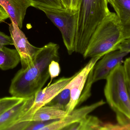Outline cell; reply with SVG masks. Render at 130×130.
Here are the masks:
<instances>
[{
  "label": "cell",
  "instance_id": "15",
  "mask_svg": "<svg viewBox=\"0 0 130 130\" xmlns=\"http://www.w3.org/2000/svg\"><path fill=\"white\" fill-rule=\"evenodd\" d=\"M21 62L20 54L16 49L4 46L0 49V69L5 71L13 69Z\"/></svg>",
  "mask_w": 130,
  "mask_h": 130
},
{
  "label": "cell",
  "instance_id": "8",
  "mask_svg": "<svg viewBox=\"0 0 130 130\" xmlns=\"http://www.w3.org/2000/svg\"><path fill=\"white\" fill-rule=\"evenodd\" d=\"M9 30L13 45L20 54L22 68L29 67L33 64L40 48L30 44L24 33L14 23L11 22L9 24Z\"/></svg>",
  "mask_w": 130,
  "mask_h": 130
},
{
  "label": "cell",
  "instance_id": "18",
  "mask_svg": "<svg viewBox=\"0 0 130 130\" xmlns=\"http://www.w3.org/2000/svg\"><path fill=\"white\" fill-rule=\"evenodd\" d=\"M23 98L12 96L0 98V116Z\"/></svg>",
  "mask_w": 130,
  "mask_h": 130
},
{
  "label": "cell",
  "instance_id": "10",
  "mask_svg": "<svg viewBox=\"0 0 130 130\" xmlns=\"http://www.w3.org/2000/svg\"><path fill=\"white\" fill-rule=\"evenodd\" d=\"M105 104L106 102L102 100L91 105L84 106L77 109L75 108L64 118L53 121L42 130H64L68 126L79 122L89 113Z\"/></svg>",
  "mask_w": 130,
  "mask_h": 130
},
{
  "label": "cell",
  "instance_id": "1",
  "mask_svg": "<svg viewBox=\"0 0 130 130\" xmlns=\"http://www.w3.org/2000/svg\"><path fill=\"white\" fill-rule=\"evenodd\" d=\"M58 44L50 42L40 48L33 64L21 68L11 80L9 92L12 96L27 98L42 89L50 78L48 66L53 60L59 61Z\"/></svg>",
  "mask_w": 130,
  "mask_h": 130
},
{
  "label": "cell",
  "instance_id": "6",
  "mask_svg": "<svg viewBox=\"0 0 130 130\" xmlns=\"http://www.w3.org/2000/svg\"><path fill=\"white\" fill-rule=\"evenodd\" d=\"M75 75V74L69 78H61L53 84L48 85L43 89L37 92L34 95V101L31 107L15 124L21 122L31 121L36 111L42 107L46 105L62 91Z\"/></svg>",
  "mask_w": 130,
  "mask_h": 130
},
{
  "label": "cell",
  "instance_id": "22",
  "mask_svg": "<svg viewBox=\"0 0 130 130\" xmlns=\"http://www.w3.org/2000/svg\"><path fill=\"white\" fill-rule=\"evenodd\" d=\"M7 45H13L12 38L0 31V49Z\"/></svg>",
  "mask_w": 130,
  "mask_h": 130
},
{
  "label": "cell",
  "instance_id": "21",
  "mask_svg": "<svg viewBox=\"0 0 130 130\" xmlns=\"http://www.w3.org/2000/svg\"><path fill=\"white\" fill-rule=\"evenodd\" d=\"M124 71L127 84L130 87V57L126 58L123 62Z\"/></svg>",
  "mask_w": 130,
  "mask_h": 130
},
{
  "label": "cell",
  "instance_id": "16",
  "mask_svg": "<svg viewBox=\"0 0 130 130\" xmlns=\"http://www.w3.org/2000/svg\"><path fill=\"white\" fill-rule=\"evenodd\" d=\"M104 123L95 116L87 115L79 122L73 124L64 130H103Z\"/></svg>",
  "mask_w": 130,
  "mask_h": 130
},
{
  "label": "cell",
  "instance_id": "19",
  "mask_svg": "<svg viewBox=\"0 0 130 130\" xmlns=\"http://www.w3.org/2000/svg\"><path fill=\"white\" fill-rule=\"evenodd\" d=\"M32 4V7L41 5L49 7L61 8H64L60 0H28Z\"/></svg>",
  "mask_w": 130,
  "mask_h": 130
},
{
  "label": "cell",
  "instance_id": "13",
  "mask_svg": "<svg viewBox=\"0 0 130 130\" xmlns=\"http://www.w3.org/2000/svg\"><path fill=\"white\" fill-rule=\"evenodd\" d=\"M118 18L124 40L130 39V0H108Z\"/></svg>",
  "mask_w": 130,
  "mask_h": 130
},
{
  "label": "cell",
  "instance_id": "20",
  "mask_svg": "<svg viewBox=\"0 0 130 130\" xmlns=\"http://www.w3.org/2000/svg\"><path fill=\"white\" fill-rule=\"evenodd\" d=\"M58 61L53 60L48 66V71L50 76V81L48 84H52L53 80L58 77L61 72V68Z\"/></svg>",
  "mask_w": 130,
  "mask_h": 130
},
{
  "label": "cell",
  "instance_id": "9",
  "mask_svg": "<svg viewBox=\"0 0 130 130\" xmlns=\"http://www.w3.org/2000/svg\"><path fill=\"white\" fill-rule=\"evenodd\" d=\"M129 53V52L117 50L104 55L92 69V79L93 83L107 79L117 66L122 65L124 59Z\"/></svg>",
  "mask_w": 130,
  "mask_h": 130
},
{
  "label": "cell",
  "instance_id": "17",
  "mask_svg": "<svg viewBox=\"0 0 130 130\" xmlns=\"http://www.w3.org/2000/svg\"><path fill=\"white\" fill-rule=\"evenodd\" d=\"M70 98V90L69 89L64 88L46 105L54 106L66 110V107L69 102Z\"/></svg>",
  "mask_w": 130,
  "mask_h": 130
},
{
  "label": "cell",
  "instance_id": "2",
  "mask_svg": "<svg viewBox=\"0 0 130 130\" xmlns=\"http://www.w3.org/2000/svg\"><path fill=\"white\" fill-rule=\"evenodd\" d=\"M108 3V0H80L75 52L84 54L97 27L110 12Z\"/></svg>",
  "mask_w": 130,
  "mask_h": 130
},
{
  "label": "cell",
  "instance_id": "25",
  "mask_svg": "<svg viewBox=\"0 0 130 130\" xmlns=\"http://www.w3.org/2000/svg\"><path fill=\"white\" fill-rule=\"evenodd\" d=\"M80 0H71L70 9L75 10H78Z\"/></svg>",
  "mask_w": 130,
  "mask_h": 130
},
{
  "label": "cell",
  "instance_id": "14",
  "mask_svg": "<svg viewBox=\"0 0 130 130\" xmlns=\"http://www.w3.org/2000/svg\"><path fill=\"white\" fill-rule=\"evenodd\" d=\"M67 114L65 110L54 106L45 105L36 111L31 121H46L60 120L66 117Z\"/></svg>",
  "mask_w": 130,
  "mask_h": 130
},
{
  "label": "cell",
  "instance_id": "3",
  "mask_svg": "<svg viewBox=\"0 0 130 130\" xmlns=\"http://www.w3.org/2000/svg\"><path fill=\"white\" fill-rule=\"evenodd\" d=\"M106 80L104 93L116 114V124L120 130H130V100L123 65L117 66Z\"/></svg>",
  "mask_w": 130,
  "mask_h": 130
},
{
  "label": "cell",
  "instance_id": "24",
  "mask_svg": "<svg viewBox=\"0 0 130 130\" xmlns=\"http://www.w3.org/2000/svg\"><path fill=\"white\" fill-rule=\"evenodd\" d=\"M9 18V15L5 9L0 8V22H3Z\"/></svg>",
  "mask_w": 130,
  "mask_h": 130
},
{
  "label": "cell",
  "instance_id": "7",
  "mask_svg": "<svg viewBox=\"0 0 130 130\" xmlns=\"http://www.w3.org/2000/svg\"><path fill=\"white\" fill-rule=\"evenodd\" d=\"M101 58L100 56L92 58L82 69L75 74L73 78L65 87V88L69 89L70 92V100L66 108L67 114L70 113L78 106L89 73Z\"/></svg>",
  "mask_w": 130,
  "mask_h": 130
},
{
  "label": "cell",
  "instance_id": "29",
  "mask_svg": "<svg viewBox=\"0 0 130 130\" xmlns=\"http://www.w3.org/2000/svg\"></svg>",
  "mask_w": 130,
  "mask_h": 130
},
{
  "label": "cell",
  "instance_id": "11",
  "mask_svg": "<svg viewBox=\"0 0 130 130\" xmlns=\"http://www.w3.org/2000/svg\"><path fill=\"white\" fill-rule=\"evenodd\" d=\"M34 95L23 98L0 116V130H8L17 123L31 107L34 101Z\"/></svg>",
  "mask_w": 130,
  "mask_h": 130
},
{
  "label": "cell",
  "instance_id": "23",
  "mask_svg": "<svg viewBox=\"0 0 130 130\" xmlns=\"http://www.w3.org/2000/svg\"><path fill=\"white\" fill-rule=\"evenodd\" d=\"M118 50L130 53V39L124 40L119 45Z\"/></svg>",
  "mask_w": 130,
  "mask_h": 130
},
{
  "label": "cell",
  "instance_id": "26",
  "mask_svg": "<svg viewBox=\"0 0 130 130\" xmlns=\"http://www.w3.org/2000/svg\"><path fill=\"white\" fill-rule=\"evenodd\" d=\"M63 7L65 8H70L71 0H60Z\"/></svg>",
  "mask_w": 130,
  "mask_h": 130
},
{
  "label": "cell",
  "instance_id": "27",
  "mask_svg": "<svg viewBox=\"0 0 130 130\" xmlns=\"http://www.w3.org/2000/svg\"><path fill=\"white\" fill-rule=\"evenodd\" d=\"M126 85L127 88V91H128V94H129V97L130 100V87L129 85L128 84H127V83Z\"/></svg>",
  "mask_w": 130,
  "mask_h": 130
},
{
  "label": "cell",
  "instance_id": "12",
  "mask_svg": "<svg viewBox=\"0 0 130 130\" xmlns=\"http://www.w3.org/2000/svg\"><path fill=\"white\" fill-rule=\"evenodd\" d=\"M2 6L9 15L11 22L21 29L27 8L32 7L28 0H0Z\"/></svg>",
  "mask_w": 130,
  "mask_h": 130
},
{
  "label": "cell",
  "instance_id": "5",
  "mask_svg": "<svg viewBox=\"0 0 130 130\" xmlns=\"http://www.w3.org/2000/svg\"><path fill=\"white\" fill-rule=\"evenodd\" d=\"M43 11L59 29L69 55L75 50L78 10L70 8H55L39 5L35 7Z\"/></svg>",
  "mask_w": 130,
  "mask_h": 130
},
{
  "label": "cell",
  "instance_id": "28",
  "mask_svg": "<svg viewBox=\"0 0 130 130\" xmlns=\"http://www.w3.org/2000/svg\"><path fill=\"white\" fill-rule=\"evenodd\" d=\"M4 8L3 7H2V6H1V5H0V8Z\"/></svg>",
  "mask_w": 130,
  "mask_h": 130
},
{
  "label": "cell",
  "instance_id": "4",
  "mask_svg": "<svg viewBox=\"0 0 130 130\" xmlns=\"http://www.w3.org/2000/svg\"><path fill=\"white\" fill-rule=\"evenodd\" d=\"M124 40L118 18L116 13L110 11L91 37L83 57H102L108 53L118 50L119 45Z\"/></svg>",
  "mask_w": 130,
  "mask_h": 130
}]
</instances>
